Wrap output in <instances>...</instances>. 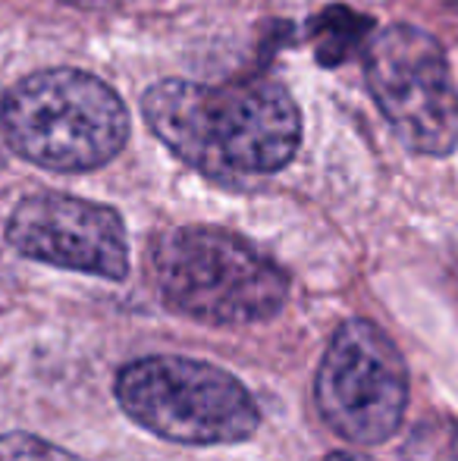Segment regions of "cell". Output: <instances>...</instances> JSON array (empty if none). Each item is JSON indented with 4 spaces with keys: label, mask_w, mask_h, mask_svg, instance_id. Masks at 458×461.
<instances>
[{
    "label": "cell",
    "mask_w": 458,
    "mask_h": 461,
    "mask_svg": "<svg viewBox=\"0 0 458 461\" xmlns=\"http://www.w3.org/2000/svg\"><path fill=\"white\" fill-rule=\"evenodd\" d=\"M314 402L337 437L377 446L402 427L409 367L396 342L373 321L339 323L314 376Z\"/></svg>",
    "instance_id": "8992f818"
},
{
    "label": "cell",
    "mask_w": 458,
    "mask_h": 461,
    "mask_svg": "<svg viewBox=\"0 0 458 461\" xmlns=\"http://www.w3.org/2000/svg\"><path fill=\"white\" fill-rule=\"evenodd\" d=\"M157 298L208 327H251L283 311L289 276L242 236L217 226H176L151 245Z\"/></svg>",
    "instance_id": "7a4b0ae2"
},
{
    "label": "cell",
    "mask_w": 458,
    "mask_h": 461,
    "mask_svg": "<svg viewBox=\"0 0 458 461\" xmlns=\"http://www.w3.org/2000/svg\"><path fill=\"white\" fill-rule=\"evenodd\" d=\"M141 113L179 160L214 179L270 176L301 141L299 104L274 79L232 86L166 79L145 92Z\"/></svg>",
    "instance_id": "6da1fadb"
},
{
    "label": "cell",
    "mask_w": 458,
    "mask_h": 461,
    "mask_svg": "<svg viewBox=\"0 0 458 461\" xmlns=\"http://www.w3.org/2000/svg\"><path fill=\"white\" fill-rule=\"evenodd\" d=\"M324 461H373V458H367V456H358V452H330Z\"/></svg>",
    "instance_id": "9c48e42d"
},
{
    "label": "cell",
    "mask_w": 458,
    "mask_h": 461,
    "mask_svg": "<svg viewBox=\"0 0 458 461\" xmlns=\"http://www.w3.org/2000/svg\"><path fill=\"white\" fill-rule=\"evenodd\" d=\"M4 139L22 160L54 173H88L111 164L129 139L122 97L85 69H41L6 92Z\"/></svg>",
    "instance_id": "3957f363"
},
{
    "label": "cell",
    "mask_w": 458,
    "mask_h": 461,
    "mask_svg": "<svg viewBox=\"0 0 458 461\" xmlns=\"http://www.w3.org/2000/svg\"><path fill=\"white\" fill-rule=\"evenodd\" d=\"M116 402L141 430L183 446L245 443L261 427V411L236 376L176 355H148L122 367Z\"/></svg>",
    "instance_id": "277c9868"
},
{
    "label": "cell",
    "mask_w": 458,
    "mask_h": 461,
    "mask_svg": "<svg viewBox=\"0 0 458 461\" xmlns=\"http://www.w3.org/2000/svg\"><path fill=\"white\" fill-rule=\"evenodd\" d=\"M364 79L405 148L446 158L458 148V86L446 50L418 25H386L364 54Z\"/></svg>",
    "instance_id": "5b68a950"
},
{
    "label": "cell",
    "mask_w": 458,
    "mask_h": 461,
    "mask_svg": "<svg viewBox=\"0 0 458 461\" xmlns=\"http://www.w3.org/2000/svg\"><path fill=\"white\" fill-rule=\"evenodd\" d=\"M6 239L22 258L122 283L129 239L122 217L107 204L63 192L22 198L10 213Z\"/></svg>",
    "instance_id": "52a82bcc"
},
{
    "label": "cell",
    "mask_w": 458,
    "mask_h": 461,
    "mask_svg": "<svg viewBox=\"0 0 458 461\" xmlns=\"http://www.w3.org/2000/svg\"><path fill=\"white\" fill-rule=\"evenodd\" d=\"M0 461H82L73 452L48 443L31 433H4L0 437Z\"/></svg>",
    "instance_id": "ba28073f"
}]
</instances>
